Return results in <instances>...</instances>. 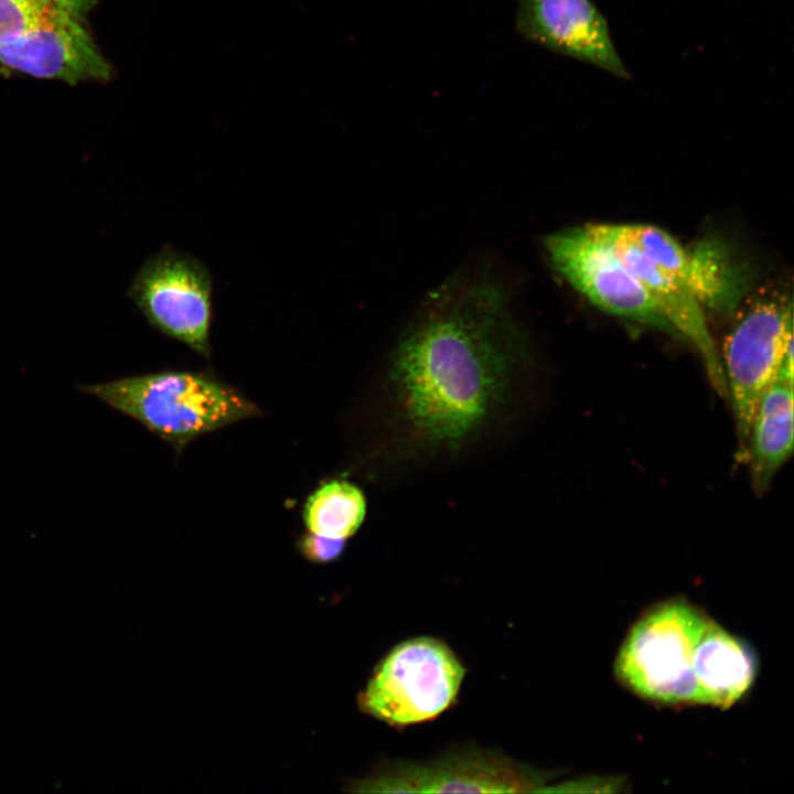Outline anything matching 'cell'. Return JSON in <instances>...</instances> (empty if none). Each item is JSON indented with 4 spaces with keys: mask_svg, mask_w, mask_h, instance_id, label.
I'll return each mask as SVG.
<instances>
[{
    "mask_svg": "<svg viewBox=\"0 0 794 794\" xmlns=\"http://www.w3.org/2000/svg\"><path fill=\"white\" fill-rule=\"evenodd\" d=\"M793 451V382L779 378L761 396L747 441L755 494H764Z\"/></svg>",
    "mask_w": 794,
    "mask_h": 794,
    "instance_id": "cell-12",
    "label": "cell"
},
{
    "mask_svg": "<svg viewBox=\"0 0 794 794\" xmlns=\"http://www.w3.org/2000/svg\"><path fill=\"white\" fill-rule=\"evenodd\" d=\"M720 358L744 454L761 396L779 378L793 382L792 300L775 293L751 302L726 335Z\"/></svg>",
    "mask_w": 794,
    "mask_h": 794,
    "instance_id": "cell-5",
    "label": "cell"
},
{
    "mask_svg": "<svg viewBox=\"0 0 794 794\" xmlns=\"http://www.w3.org/2000/svg\"><path fill=\"white\" fill-rule=\"evenodd\" d=\"M515 29L537 45L631 79L607 19L591 0H517Z\"/></svg>",
    "mask_w": 794,
    "mask_h": 794,
    "instance_id": "cell-11",
    "label": "cell"
},
{
    "mask_svg": "<svg viewBox=\"0 0 794 794\" xmlns=\"http://www.w3.org/2000/svg\"><path fill=\"white\" fill-rule=\"evenodd\" d=\"M96 0H58L22 32L0 39V74L68 85L104 84L114 67L90 26Z\"/></svg>",
    "mask_w": 794,
    "mask_h": 794,
    "instance_id": "cell-7",
    "label": "cell"
},
{
    "mask_svg": "<svg viewBox=\"0 0 794 794\" xmlns=\"http://www.w3.org/2000/svg\"><path fill=\"white\" fill-rule=\"evenodd\" d=\"M79 388L137 420L178 451L204 433L260 415L235 388L201 373L168 371Z\"/></svg>",
    "mask_w": 794,
    "mask_h": 794,
    "instance_id": "cell-4",
    "label": "cell"
},
{
    "mask_svg": "<svg viewBox=\"0 0 794 794\" xmlns=\"http://www.w3.org/2000/svg\"><path fill=\"white\" fill-rule=\"evenodd\" d=\"M465 672L442 641L412 637L378 664L358 705L365 713L395 727L428 721L453 704Z\"/></svg>",
    "mask_w": 794,
    "mask_h": 794,
    "instance_id": "cell-6",
    "label": "cell"
},
{
    "mask_svg": "<svg viewBox=\"0 0 794 794\" xmlns=\"http://www.w3.org/2000/svg\"><path fill=\"white\" fill-rule=\"evenodd\" d=\"M621 260L653 297L677 335L698 352L716 391L727 397L720 354L704 312L709 267L702 246L693 251L650 224H596Z\"/></svg>",
    "mask_w": 794,
    "mask_h": 794,
    "instance_id": "cell-3",
    "label": "cell"
},
{
    "mask_svg": "<svg viewBox=\"0 0 794 794\" xmlns=\"http://www.w3.org/2000/svg\"><path fill=\"white\" fill-rule=\"evenodd\" d=\"M58 0H0V39L15 35L40 19Z\"/></svg>",
    "mask_w": 794,
    "mask_h": 794,
    "instance_id": "cell-14",
    "label": "cell"
},
{
    "mask_svg": "<svg viewBox=\"0 0 794 794\" xmlns=\"http://www.w3.org/2000/svg\"><path fill=\"white\" fill-rule=\"evenodd\" d=\"M345 546L346 539L323 537L310 532L299 540L301 555L314 564H326L335 560L342 555Z\"/></svg>",
    "mask_w": 794,
    "mask_h": 794,
    "instance_id": "cell-15",
    "label": "cell"
},
{
    "mask_svg": "<svg viewBox=\"0 0 794 794\" xmlns=\"http://www.w3.org/2000/svg\"><path fill=\"white\" fill-rule=\"evenodd\" d=\"M718 622L674 597L646 609L629 629L614 661L619 683L663 706H704L707 666Z\"/></svg>",
    "mask_w": 794,
    "mask_h": 794,
    "instance_id": "cell-2",
    "label": "cell"
},
{
    "mask_svg": "<svg viewBox=\"0 0 794 794\" xmlns=\"http://www.w3.org/2000/svg\"><path fill=\"white\" fill-rule=\"evenodd\" d=\"M546 779L509 758L464 750L425 763L397 762L355 784L364 793L538 792Z\"/></svg>",
    "mask_w": 794,
    "mask_h": 794,
    "instance_id": "cell-10",
    "label": "cell"
},
{
    "mask_svg": "<svg viewBox=\"0 0 794 794\" xmlns=\"http://www.w3.org/2000/svg\"><path fill=\"white\" fill-rule=\"evenodd\" d=\"M537 361L512 289L485 266L434 288L374 380L368 470L389 482L460 463L521 431Z\"/></svg>",
    "mask_w": 794,
    "mask_h": 794,
    "instance_id": "cell-1",
    "label": "cell"
},
{
    "mask_svg": "<svg viewBox=\"0 0 794 794\" xmlns=\"http://www.w3.org/2000/svg\"><path fill=\"white\" fill-rule=\"evenodd\" d=\"M544 247L566 281L602 311L676 334L653 297L596 224L554 232L544 239Z\"/></svg>",
    "mask_w": 794,
    "mask_h": 794,
    "instance_id": "cell-8",
    "label": "cell"
},
{
    "mask_svg": "<svg viewBox=\"0 0 794 794\" xmlns=\"http://www.w3.org/2000/svg\"><path fill=\"white\" fill-rule=\"evenodd\" d=\"M128 296L152 328L210 356L213 279L198 259L163 247L139 268Z\"/></svg>",
    "mask_w": 794,
    "mask_h": 794,
    "instance_id": "cell-9",
    "label": "cell"
},
{
    "mask_svg": "<svg viewBox=\"0 0 794 794\" xmlns=\"http://www.w3.org/2000/svg\"><path fill=\"white\" fill-rule=\"evenodd\" d=\"M366 511L367 502L363 491L352 482L334 479L308 497L303 519L310 533L347 539L362 526Z\"/></svg>",
    "mask_w": 794,
    "mask_h": 794,
    "instance_id": "cell-13",
    "label": "cell"
}]
</instances>
